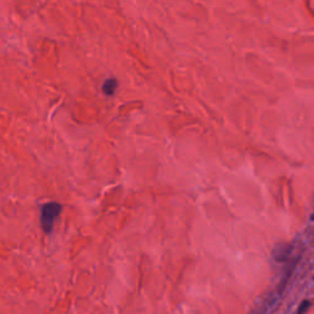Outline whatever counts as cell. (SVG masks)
<instances>
[{"label":"cell","instance_id":"obj_1","mask_svg":"<svg viewBox=\"0 0 314 314\" xmlns=\"http://www.w3.org/2000/svg\"><path fill=\"white\" fill-rule=\"evenodd\" d=\"M61 210H63V206L59 202L51 201L42 205V207H41V226L46 233H51L53 231L54 222L59 217Z\"/></svg>","mask_w":314,"mask_h":314},{"label":"cell","instance_id":"obj_2","mask_svg":"<svg viewBox=\"0 0 314 314\" xmlns=\"http://www.w3.org/2000/svg\"><path fill=\"white\" fill-rule=\"evenodd\" d=\"M118 89V80L114 78L107 79L102 85V91L106 96H113Z\"/></svg>","mask_w":314,"mask_h":314},{"label":"cell","instance_id":"obj_3","mask_svg":"<svg viewBox=\"0 0 314 314\" xmlns=\"http://www.w3.org/2000/svg\"><path fill=\"white\" fill-rule=\"evenodd\" d=\"M290 252H291V247L287 245H280L274 249V258L277 262H285L289 257Z\"/></svg>","mask_w":314,"mask_h":314},{"label":"cell","instance_id":"obj_4","mask_svg":"<svg viewBox=\"0 0 314 314\" xmlns=\"http://www.w3.org/2000/svg\"><path fill=\"white\" fill-rule=\"evenodd\" d=\"M310 307V302L309 301H303L301 304H299L297 312H296V314H306L307 310L309 309Z\"/></svg>","mask_w":314,"mask_h":314},{"label":"cell","instance_id":"obj_5","mask_svg":"<svg viewBox=\"0 0 314 314\" xmlns=\"http://www.w3.org/2000/svg\"><path fill=\"white\" fill-rule=\"evenodd\" d=\"M312 220H314V213H313V215H312Z\"/></svg>","mask_w":314,"mask_h":314}]
</instances>
